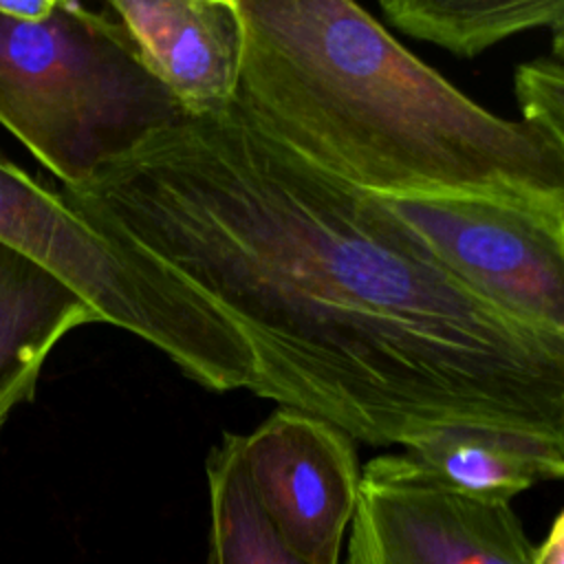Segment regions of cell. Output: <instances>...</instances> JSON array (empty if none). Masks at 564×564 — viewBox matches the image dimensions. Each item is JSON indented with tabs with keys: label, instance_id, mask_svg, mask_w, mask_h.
<instances>
[{
	"label": "cell",
	"instance_id": "6da1fadb",
	"mask_svg": "<svg viewBox=\"0 0 564 564\" xmlns=\"http://www.w3.org/2000/svg\"><path fill=\"white\" fill-rule=\"evenodd\" d=\"M57 189L203 297L227 337V392L375 447L474 427L564 452V339L463 289L377 198L236 101L183 115Z\"/></svg>",
	"mask_w": 564,
	"mask_h": 564
},
{
	"label": "cell",
	"instance_id": "7a4b0ae2",
	"mask_svg": "<svg viewBox=\"0 0 564 564\" xmlns=\"http://www.w3.org/2000/svg\"><path fill=\"white\" fill-rule=\"evenodd\" d=\"M236 104L339 183L383 200L489 198L564 212V161L489 112L350 0H236Z\"/></svg>",
	"mask_w": 564,
	"mask_h": 564
},
{
	"label": "cell",
	"instance_id": "3957f363",
	"mask_svg": "<svg viewBox=\"0 0 564 564\" xmlns=\"http://www.w3.org/2000/svg\"><path fill=\"white\" fill-rule=\"evenodd\" d=\"M183 117L106 9L57 0L40 22L0 13V123L77 187Z\"/></svg>",
	"mask_w": 564,
	"mask_h": 564
},
{
	"label": "cell",
	"instance_id": "277c9868",
	"mask_svg": "<svg viewBox=\"0 0 564 564\" xmlns=\"http://www.w3.org/2000/svg\"><path fill=\"white\" fill-rule=\"evenodd\" d=\"M0 245L33 260L86 304L163 352L205 390H225L220 319L178 275L75 212L59 189L0 148Z\"/></svg>",
	"mask_w": 564,
	"mask_h": 564
},
{
	"label": "cell",
	"instance_id": "5b68a950",
	"mask_svg": "<svg viewBox=\"0 0 564 564\" xmlns=\"http://www.w3.org/2000/svg\"><path fill=\"white\" fill-rule=\"evenodd\" d=\"M463 289L564 339V212L489 198H377Z\"/></svg>",
	"mask_w": 564,
	"mask_h": 564
},
{
	"label": "cell",
	"instance_id": "8992f818",
	"mask_svg": "<svg viewBox=\"0 0 564 564\" xmlns=\"http://www.w3.org/2000/svg\"><path fill=\"white\" fill-rule=\"evenodd\" d=\"M533 549L511 502L467 496L405 452L361 467L344 564H531Z\"/></svg>",
	"mask_w": 564,
	"mask_h": 564
},
{
	"label": "cell",
	"instance_id": "52a82bcc",
	"mask_svg": "<svg viewBox=\"0 0 564 564\" xmlns=\"http://www.w3.org/2000/svg\"><path fill=\"white\" fill-rule=\"evenodd\" d=\"M242 449L280 540L308 564H339L361 485L355 441L333 423L278 408L242 434Z\"/></svg>",
	"mask_w": 564,
	"mask_h": 564
},
{
	"label": "cell",
	"instance_id": "ba28073f",
	"mask_svg": "<svg viewBox=\"0 0 564 564\" xmlns=\"http://www.w3.org/2000/svg\"><path fill=\"white\" fill-rule=\"evenodd\" d=\"M106 9L183 115L234 106L245 51L236 0H110Z\"/></svg>",
	"mask_w": 564,
	"mask_h": 564
},
{
	"label": "cell",
	"instance_id": "9c48e42d",
	"mask_svg": "<svg viewBox=\"0 0 564 564\" xmlns=\"http://www.w3.org/2000/svg\"><path fill=\"white\" fill-rule=\"evenodd\" d=\"M86 324L104 322L53 273L0 245V430L18 405L33 401L53 348Z\"/></svg>",
	"mask_w": 564,
	"mask_h": 564
},
{
	"label": "cell",
	"instance_id": "30bf717a",
	"mask_svg": "<svg viewBox=\"0 0 564 564\" xmlns=\"http://www.w3.org/2000/svg\"><path fill=\"white\" fill-rule=\"evenodd\" d=\"M403 452L445 485L494 502H511L544 480H564L562 449L491 430H441Z\"/></svg>",
	"mask_w": 564,
	"mask_h": 564
},
{
	"label": "cell",
	"instance_id": "8fae6325",
	"mask_svg": "<svg viewBox=\"0 0 564 564\" xmlns=\"http://www.w3.org/2000/svg\"><path fill=\"white\" fill-rule=\"evenodd\" d=\"M383 15L403 33L458 57L549 26L564 18V0H381Z\"/></svg>",
	"mask_w": 564,
	"mask_h": 564
},
{
	"label": "cell",
	"instance_id": "7c38bea8",
	"mask_svg": "<svg viewBox=\"0 0 564 564\" xmlns=\"http://www.w3.org/2000/svg\"><path fill=\"white\" fill-rule=\"evenodd\" d=\"M209 549L207 564H308L267 518L245 463L242 434L225 432L207 456Z\"/></svg>",
	"mask_w": 564,
	"mask_h": 564
},
{
	"label": "cell",
	"instance_id": "4fadbf2b",
	"mask_svg": "<svg viewBox=\"0 0 564 564\" xmlns=\"http://www.w3.org/2000/svg\"><path fill=\"white\" fill-rule=\"evenodd\" d=\"M522 121L533 126L564 161V66L553 57L524 62L513 73Z\"/></svg>",
	"mask_w": 564,
	"mask_h": 564
},
{
	"label": "cell",
	"instance_id": "5bb4252c",
	"mask_svg": "<svg viewBox=\"0 0 564 564\" xmlns=\"http://www.w3.org/2000/svg\"><path fill=\"white\" fill-rule=\"evenodd\" d=\"M531 564H564V509L551 522L542 544L533 549Z\"/></svg>",
	"mask_w": 564,
	"mask_h": 564
},
{
	"label": "cell",
	"instance_id": "9a60e30c",
	"mask_svg": "<svg viewBox=\"0 0 564 564\" xmlns=\"http://www.w3.org/2000/svg\"><path fill=\"white\" fill-rule=\"evenodd\" d=\"M57 0H0V13L13 20L40 22L48 18Z\"/></svg>",
	"mask_w": 564,
	"mask_h": 564
},
{
	"label": "cell",
	"instance_id": "2e32d148",
	"mask_svg": "<svg viewBox=\"0 0 564 564\" xmlns=\"http://www.w3.org/2000/svg\"><path fill=\"white\" fill-rule=\"evenodd\" d=\"M557 64L564 66V18L551 29V55Z\"/></svg>",
	"mask_w": 564,
	"mask_h": 564
}]
</instances>
